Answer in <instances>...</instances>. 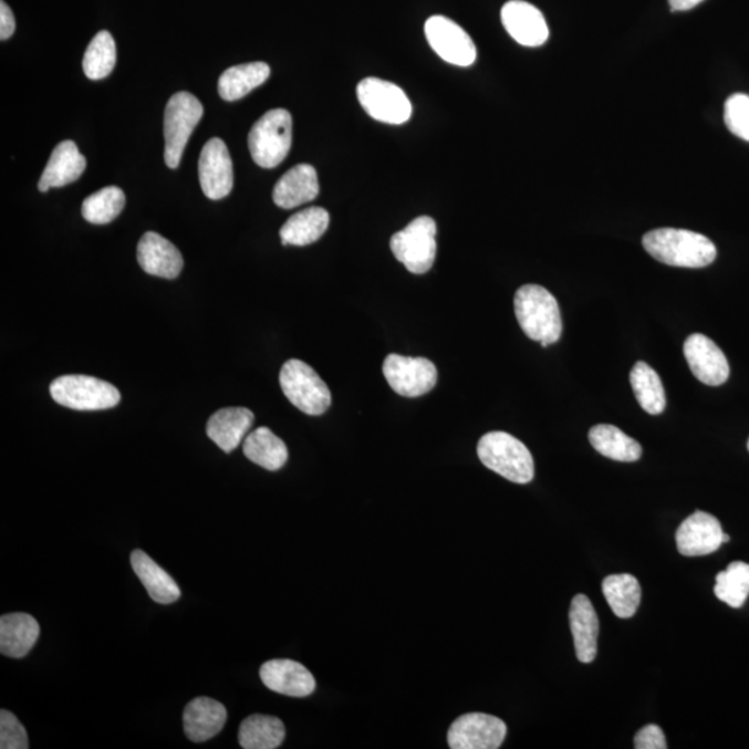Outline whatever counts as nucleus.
Returning <instances> with one entry per match:
<instances>
[{
  "label": "nucleus",
  "mask_w": 749,
  "mask_h": 749,
  "mask_svg": "<svg viewBox=\"0 0 749 749\" xmlns=\"http://www.w3.org/2000/svg\"><path fill=\"white\" fill-rule=\"evenodd\" d=\"M270 65L262 62L233 65L223 71L218 80V93L223 101L235 102L242 100L257 86L270 79Z\"/></svg>",
  "instance_id": "nucleus-27"
},
{
  "label": "nucleus",
  "mask_w": 749,
  "mask_h": 749,
  "mask_svg": "<svg viewBox=\"0 0 749 749\" xmlns=\"http://www.w3.org/2000/svg\"><path fill=\"white\" fill-rule=\"evenodd\" d=\"M283 395L299 408L300 412L313 415H322L327 412L332 404L330 387L321 379V376L309 364L300 360H289L283 364L279 375Z\"/></svg>",
  "instance_id": "nucleus-5"
},
{
  "label": "nucleus",
  "mask_w": 749,
  "mask_h": 749,
  "mask_svg": "<svg viewBox=\"0 0 749 749\" xmlns=\"http://www.w3.org/2000/svg\"><path fill=\"white\" fill-rule=\"evenodd\" d=\"M513 308L518 324L524 335L541 346L549 347L560 341L562 335V319L556 299L539 285H523L518 289Z\"/></svg>",
  "instance_id": "nucleus-2"
},
{
  "label": "nucleus",
  "mask_w": 749,
  "mask_h": 749,
  "mask_svg": "<svg viewBox=\"0 0 749 749\" xmlns=\"http://www.w3.org/2000/svg\"><path fill=\"white\" fill-rule=\"evenodd\" d=\"M15 20L12 9L2 0L0 2V40L8 41L14 34Z\"/></svg>",
  "instance_id": "nucleus-39"
},
{
  "label": "nucleus",
  "mask_w": 749,
  "mask_h": 749,
  "mask_svg": "<svg viewBox=\"0 0 749 749\" xmlns=\"http://www.w3.org/2000/svg\"><path fill=\"white\" fill-rule=\"evenodd\" d=\"M205 108L198 97L189 92H178L171 96L164 112V160L167 167L178 168L186 144L204 117Z\"/></svg>",
  "instance_id": "nucleus-6"
},
{
  "label": "nucleus",
  "mask_w": 749,
  "mask_h": 749,
  "mask_svg": "<svg viewBox=\"0 0 749 749\" xmlns=\"http://www.w3.org/2000/svg\"><path fill=\"white\" fill-rule=\"evenodd\" d=\"M117 63V48L108 31L97 32L87 46L82 69L87 79L100 81L112 74Z\"/></svg>",
  "instance_id": "nucleus-33"
},
{
  "label": "nucleus",
  "mask_w": 749,
  "mask_h": 749,
  "mask_svg": "<svg viewBox=\"0 0 749 749\" xmlns=\"http://www.w3.org/2000/svg\"><path fill=\"white\" fill-rule=\"evenodd\" d=\"M724 534L718 519L710 513L697 511L677 529V550L685 556L714 554L724 544Z\"/></svg>",
  "instance_id": "nucleus-15"
},
{
  "label": "nucleus",
  "mask_w": 749,
  "mask_h": 749,
  "mask_svg": "<svg viewBox=\"0 0 749 749\" xmlns=\"http://www.w3.org/2000/svg\"><path fill=\"white\" fill-rule=\"evenodd\" d=\"M330 212L322 207H309L289 218L281 231L282 245L308 246L321 239L330 227Z\"/></svg>",
  "instance_id": "nucleus-26"
},
{
  "label": "nucleus",
  "mask_w": 749,
  "mask_h": 749,
  "mask_svg": "<svg viewBox=\"0 0 749 749\" xmlns=\"http://www.w3.org/2000/svg\"><path fill=\"white\" fill-rule=\"evenodd\" d=\"M51 395L60 406L76 412H101L116 407L122 395L108 382L86 375H64L51 384Z\"/></svg>",
  "instance_id": "nucleus-7"
},
{
  "label": "nucleus",
  "mask_w": 749,
  "mask_h": 749,
  "mask_svg": "<svg viewBox=\"0 0 749 749\" xmlns=\"http://www.w3.org/2000/svg\"><path fill=\"white\" fill-rule=\"evenodd\" d=\"M715 595L731 608H741L749 595V565L731 562L716 576Z\"/></svg>",
  "instance_id": "nucleus-35"
},
{
  "label": "nucleus",
  "mask_w": 749,
  "mask_h": 749,
  "mask_svg": "<svg viewBox=\"0 0 749 749\" xmlns=\"http://www.w3.org/2000/svg\"><path fill=\"white\" fill-rule=\"evenodd\" d=\"M502 25L522 46L538 48L549 40V25L543 13L523 0H511L501 9Z\"/></svg>",
  "instance_id": "nucleus-16"
},
{
  "label": "nucleus",
  "mask_w": 749,
  "mask_h": 749,
  "mask_svg": "<svg viewBox=\"0 0 749 749\" xmlns=\"http://www.w3.org/2000/svg\"><path fill=\"white\" fill-rule=\"evenodd\" d=\"M727 541H730V538H729V535H727V534L725 533V534H724V544L727 543Z\"/></svg>",
  "instance_id": "nucleus-41"
},
{
  "label": "nucleus",
  "mask_w": 749,
  "mask_h": 749,
  "mask_svg": "<svg viewBox=\"0 0 749 749\" xmlns=\"http://www.w3.org/2000/svg\"><path fill=\"white\" fill-rule=\"evenodd\" d=\"M320 184L315 168L310 164H299L289 169L273 188V204L281 209L291 210L310 204L319 198Z\"/></svg>",
  "instance_id": "nucleus-20"
},
{
  "label": "nucleus",
  "mask_w": 749,
  "mask_h": 749,
  "mask_svg": "<svg viewBox=\"0 0 749 749\" xmlns=\"http://www.w3.org/2000/svg\"><path fill=\"white\" fill-rule=\"evenodd\" d=\"M261 682L282 696L304 698L315 691V679L302 664L292 659L268 660L260 669Z\"/></svg>",
  "instance_id": "nucleus-17"
},
{
  "label": "nucleus",
  "mask_w": 749,
  "mask_h": 749,
  "mask_svg": "<svg viewBox=\"0 0 749 749\" xmlns=\"http://www.w3.org/2000/svg\"><path fill=\"white\" fill-rule=\"evenodd\" d=\"M384 375L392 389L403 397H420L436 386L437 370L434 363L423 357L387 355Z\"/></svg>",
  "instance_id": "nucleus-10"
},
{
  "label": "nucleus",
  "mask_w": 749,
  "mask_h": 749,
  "mask_svg": "<svg viewBox=\"0 0 749 749\" xmlns=\"http://www.w3.org/2000/svg\"><path fill=\"white\" fill-rule=\"evenodd\" d=\"M507 737V725L488 714H467L458 718L448 730L451 749H497Z\"/></svg>",
  "instance_id": "nucleus-11"
},
{
  "label": "nucleus",
  "mask_w": 749,
  "mask_h": 749,
  "mask_svg": "<svg viewBox=\"0 0 749 749\" xmlns=\"http://www.w3.org/2000/svg\"><path fill=\"white\" fill-rule=\"evenodd\" d=\"M685 357L699 382L708 386L724 385L730 375L729 361L718 344L701 333H694L685 342Z\"/></svg>",
  "instance_id": "nucleus-14"
},
{
  "label": "nucleus",
  "mask_w": 749,
  "mask_h": 749,
  "mask_svg": "<svg viewBox=\"0 0 749 749\" xmlns=\"http://www.w3.org/2000/svg\"><path fill=\"white\" fill-rule=\"evenodd\" d=\"M631 384L639 406L651 415L665 412L666 396L659 375L644 361H638L631 372Z\"/></svg>",
  "instance_id": "nucleus-31"
},
{
  "label": "nucleus",
  "mask_w": 749,
  "mask_h": 749,
  "mask_svg": "<svg viewBox=\"0 0 749 749\" xmlns=\"http://www.w3.org/2000/svg\"><path fill=\"white\" fill-rule=\"evenodd\" d=\"M125 206V195L117 186H107L100 193L87 196L82 204V217L95 226L116 220L122 215Z\"/></svg>",
  "instance_id": "nucleus-34"
},
{
  "label": "nucleus",
  "mask_w": 749,
  "mask_h": 749,
  "mask_svg": "<svg viewBox=\"0 0 749 749\" xmlns=\"http://www.w3.org/2000/svg\"><path fill=\"white\" fill-rule=\"evenodd\" d=\"M85 168L86 158L81 155L74 142H60L49 158L38 189L45 194L51 188H62V186L73 184L81 178Z\"/></svg>",
  "instance_id": "nucleus-22"
},
{
  "label": "nucleus",
  "mask_w": 749,
  "mask_h": 749,
  "mask_svg": "<svg viewBox=\"0 0 749 749\" xmlns=\"http://www.w3.org/2000/svg\"><path fill=\"white\" fill-rule=\"evenodd\" d=\"M570 625L576 657L582 664H592L597 657L600 622L592 601L586 595L573 597Z\"/></svg>",
  "instance_id": "nucleus-19"
},
{
  "label": "nucleus",
  "mask_w": 749,
  "mask_h": 749,
  "mask_svg": "<svg viewBox=\"0 0 749 749\" xmlns=\"http://www.w3.org/2000/svg\"><path fill=\"white\" fill-rule=\"evenodd\" d=\"M437 227L434 218H415L403 231L393 235L391 249L393 256L415 275H423L434 267L436 259Z\"/></svg>",
  "instance_id": "nucleus-8"
},
{
  "label": "nucleus",
  "mask_w": 749,
  "mask_h": 749,
  "mask_svg": "<svg viewBox=\"0 0 749 749\" xmlns=\"http://www.w3.org/2000/svg\"><path fill=\"white\" fill-rule=\"evenodd\" d=\"M41 627L34 616L14 612L0 617V653L23 658L40 638Z\"/></svg>",
  "instance_id": "nucleus-24"
},
{
  "label": "nucleus",
  "mask_w": 749,
  "mask_h": 749,
  "mask_svg": "<svg viewBox=\"0 0 749 749\" xmlns=\"http://www.w3.org/2000/svg\"><path fill=\"white\" fill-rule=\"evenodd\" d=\"M634 748L636 749H666V738L663 729L657 725H648L638 730L634 737Z\"/></svg>",
  "instance_id": "nucleus-38"
},
{
  "label": "nucleus",
  "mask_w": 749,
  "mask_h": 749,
  "mask_svg": "<svg viewBox=\"0 0 749 749\" xmlns=\"http://www.w3.org/2000/svg\"><path fill=\"white\" fill-rule=\"evenodd\" d=\"M478 457L486 468L518 485L532 482V452L521 440L506 431H490L478 445Z\"/></svg>",
  "instance_id": "nucleus-3"
},
{
  "label": "nucleus",
  "mask_w": 749,
  "mask_h": 749,
  "mask_svg": "<svg viewBox=\"0 0 749 749\" xmlns=\"http://www.w3.org/2000/svg\"><path fill=\"white\" fill-rule=\"evenodd\" d=\"M243 452L251 462L259 465L267 471H279V469L285 467L289 457L285 441L279 439L268 428L256 429L246 436Z\"/></svg>",
  "instance_id": "nucleus-28"
},
{
  "label": "nucleus",
  "mask_w": 749,
  "mask_h": 749,
  "mask_svg": "<svg viewBox=\"0 0 749 749\" xmlns=\"http://www.w3.org/2000/svg\"><path fill=\"white\" fill-rule=\"evenodd\" d=\"M603 593L612 612L621 620L634 616L642 601V587L637 579L627 573L605 578Z\"/></svg>",
  "instance_id": "nucleus-32"
},
{
  "label": "nucleus",
  "mask_w": 749,
  "mask_h": 749,
  "mask_svg": "<svg viewBox=\"0 0 749 749\" xmlns=\"http://www.w3.org/2000/svg\"><path fill=\"white\" fill-rule=\"evenodd\" d=\"M0 748L2 749H27L30 748L29 736L21 721L10 712L3 709L0 712Z\"/></svg>",
  "instance_id": "nucleus-37"
},
{
  "label": "nucleus",
  "mask_w": 749,
  "mask_h": 749,
  "mask_svg": "<svg viewBox=\"0 0 749 749\" xmlns=\"http://www.w3.org/2000/svg\"><path fill=\"white\" fill-rule=\"evenodd\" d=\"M228 719L227 708L209 697L193 699L184 710V730L194 742H205L221 732Z\"/></svg>",
  "instance_id": "nucleus-21"
},
{
  "label": "nucleus",
  "mask_w": 749,
  "mask_h": 749,
  "mask_svg": "<svg viewBox=\"0 0 749 749\" xmlns=\"http://www.w3.org/2000/svg\"><path fill=\"white\" fill-rule=\"evenodd\" d=\"M293 122L285 108H273L253 125L249 149L257 166L275 168L285 160L292 147Z\"/></svg>",
  "instance_id": "nucleus-4"
},
{
  "label": "nucleus",
  "mask_w": 749,
  "mask_h": 749,
  "mask_svg": "<svg viewBox=\"0 0 749 749\" xmlns=\"http://www.w3.org/2000/svg\"><path fill=\"white\" fill-rule=\"evenodd\" d=\"M589 440L601 456L615 459V461L634 462L643 456L639 443L623 434L614 425L593 426L589 431Z\"/></svg>",
  "instance_id": "nucleus-29"
},
{
  "label": "nucleus",
  "mask_w": 749,
  "mask_h": 749,
  "mask_svg": "<svg viewBox=\"0 0 749 749\" xmlns=\"http://www.w3.org/2000/svg\"><path fill=\"white\" fill-rule=\"evenodd\" d=\"M429 45L447 63L469 67L477 60V46L467 31L445 15H434L425 24Z\"/></svg>",
  "instance_id": "nucleus-12"
},
{
  "label": "nucleus",
  "mask_w": 749,
  "mask_h": 749,
  "mask_svg": "<svg viewBox=\"0 0 749 749\" xmlns=\"http://www.w3.org/2000/svg\"><path fill=\"white\" fill-rule=\"evenodd\" d=\"M287 730L275 716L251 715L239 727V743L245 749H275L285 740Z\"/></svg>",
  "instance_id": "nucleus-30"
},
{
  "label": "nucleus",
  "mask_w": 749,
  "mask_h": 749,
  "mask_svg": "<svg viewBox=\"0 0 749 749\" xmlns=\"http://www.w3.org/2000/svg\"><path fill=\"white\" fill-rule=\"evenodd\" d=\"M725 123L731 134L749 142V96L736 93L725 105Z\"/></svg>",
  "instance_id": "nucleus-36"
},
{
  "label": "nucleus",
  "mask_w": 749,
  "mask_h": 749,
  "mask_svg": "<svg viewBox=\"0 0 749 749\" xmlns=\"http://www.w3.org/2000/svg\"><path fill=\"white\" fill-rule=\"evenodd\" d=\"M703 2L704 0H669L672 12H686Z\"/></svg>",
  "instance_id": "nucleus-40"
},
{
  "label": "nucleus",
  "mask_w": 749,
  "mask_h": 749,
  "mask_svg": "<svg viewBox=\"0 0 749 749\" xmlns=\"http://www.w3.org/2000/svg\"><path fill=\"white\" fill-rule=\"evenodd\" d=\"M364 111L376 122L400 125L412 117L413 106L406 92L389 81L365 79L357 86Z\"/></svg>",
  "instance_id": "nucleus-9"
},
{
  "label": "nucleus",
  "mask_w": 749,
  "mask_h": 749,
  "mask_svg": "<svg viewBox=\"0 0 749 749\" xmlns=\"http://www.w3.org/2000/svg\"><path fill=\"white\" fill-rule=\"evenodd\" d=\"M136 257L142 270L158 278L175 279L184 268L177 246L156 232H146L141 238Z\"/></svg>",
  "instance_id": "nucleus-18"
},
{
  "label": "nucleus",
  "mask_w": 749,
  "mask_h": 749,
  "mask_svg": "<svg viewBox=\"0 0 749 749\" xmlns=\"http://www.w3.org/2000/svg\"><path fill=\"white\" fill-rule=\"evenodd\" d=\"M201 190L211 200L227 198L233 188V167L229 150L220 138H211L199 158Z\"/></svg>",
  "instance_id": "nucleus-13"
},
{
  "label": "nucleus",
  "mask_w": 749,
  "mask_h": 749,
  "mask_svg": "<svg viewBox=\"0 0 749 749\" xmlns=\"http://www.w3.org/2000/svg\"><path fill=\"white\" fill-rule=\"evenodd\" d=\"M748 451H749V440H748Z\"/></svg>",
  "instance_id": "nucleus-42"
},
{
  "label": "nucleus",
  "mask_w": 749,
  "mask_h": 749,
  "mask_svg": "<svg viewBox=\"0 0 749 749\" xmlns=\"http://www.w3.org/2000/svg\"><path fill=\"white\" fill-rule=\"evenodd\" d=\"M643 246L655 260L672 267H708L718 254L712 240L686 229H654L644 235Z\"/></svg>",
  "instance_id": "nucleus-1"
},
{
  "label": "nucleus",
  "mask_w": 749,
  "mask_h": 749,
  "mask_svg": "<svg viewBox=\"0 0 749 749\" xmlns=\"http://www.w3.org/2000/svg\"><path fill=\"white\" fill-rule=\"evenodd\" d=\"M131 565L153 601L158 604H173L179 600L178 584L145 551L135 550L131 554Z\"/></svg>",
  "instance_id": "nucleus-25"
},
{
  "label": "nucleus",
  "mask_w": 749,
  "mask_h": 749,
  "mask_svg": "<svg viewBox=\"0 0 749 749\" xmlns=\"http://www.w3.org/2000/svg\"><path fill=\"white\" fill-rule=\"evenodd\" d=\"M254 423V414L248 408L229 407L212 414L207 423V436L221 448L223 452H232L245 436L249 434Z\"/></svg>",
  "instance_id": "nucleus-23"
}]
</instances>
